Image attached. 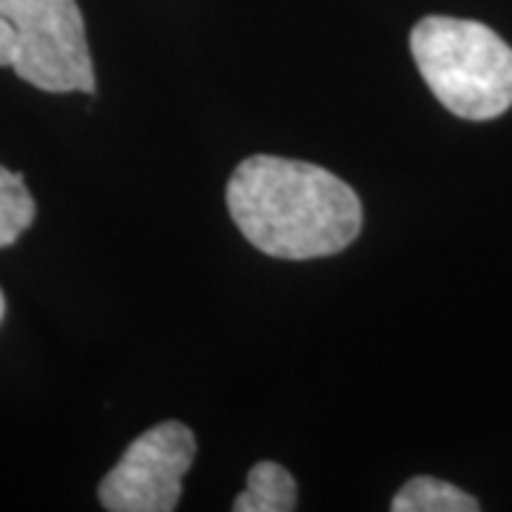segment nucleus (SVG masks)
I'll list each match as a JSON object with an SVG mask.
<instances>
[{
    "label": "nucleus",
    "instance_id": "8",
    "mask_svg": "<svg viewBox=\"0 0 512 512\" xmlns=\"http://www.w3.org/2000/svg\"><path fill=\"white\" fill-rule=\"evenodd\" d=\"M15 60H18V37H15V29L0 18V66L15 69Z\"/></svg>",
    "mask_w": 512,
    "mask_h": 512
},
{
    "label": "nucleus",
    "instance_id": "4",
    "mask_svg": "<svg viewBox=\"0 0 512 512\" xmlns=\"http://www.w3.org/2000/svg\"><path fill=\"white\" fill-rule=\"evenodd\" d=\"M197 456V439L183 421H163L128 444L123 458L100 481V504L109 512H171L183 478Z\"/></svg>",
    "mask_w": 512,
    "mask_h": 512
},
{
    "label": "nucleus",
    "instance_id": "2",
    "mask_svg": "<svg viewBox=\"0 0 512 512\" xmlns=\"http://www.w3.org/2000/svg\"><path fill=\"white\" fill-rule=\"evenodd\" d=\"M424 83L461 120H493L512 106V49L478 20L430 15L410 32Z\"/></svg>",
    "mask_w": 512,
    "mask_h": 512
},
{
    "label": "nucleus",
    "instance_id": "3",
    "mask_svg": "<svg viewBox=\"0 0 512 512\" xmlns=\"http://www.w3.org/2000/svg\"><path fill=\"white\" fill-rule=\"evenodd\" d=\"M18 37L15 74L40 92H94V66L77 0H0Z\"/></svg>",
    "mask_w": 512,
    "mask_h": 512
},
{
    "label": "nucleus",
    "instance_id": "7",
    "mask_svg": "<svg viewBox=\"0 0 512 512\" xmlns=\"http://www.w3.org/2000/svg\"><path fill=\"white\" fill-rule=\"evenodd\" d=\"M35 214V197L23 183V174L0 165V248L15 245L20 234L35 222Z\"/></svg>",
    "mask_w": 512,
    "mask_h": 512
},
{
    "label": "nucleus",
    "instance_id": "5",
    "mask_svg": "<svg viewBox=\"0 0 512 512\" xmlns=\"http://www.w3.org/2000/svg\"><path fill=\"white\" fill-rule=\"evenodd\" d=\"M296 510V481L276 461L251 467L245 490L234 498V512H291Z\"/></svg>",
    "mask_w": 512,
    "mask_h": 512
},
{
    "label": "nucleus",
    "instance_id": "1",
    "mask_svg": "<svg viewBox=\"0 0 512 512\" xmlns=\"http://www.w3.org/2000/svg\"><path fill=\"white\" fill-rule=\"evenodd\" d=\"M228 214L242 237L276 259L345 251L362 231V200L322 165L254 154L228 180Z\"/></svg>",
    "mask_w": 512,
    "mask_h": 512
},
{
    "label": "nucleus",
    "instance_id": "9",
    "mask_svg": "<svg viewBox=\"0 0 512 512\" xmlns=\"http://www.w3.org/2000/svg\"><path fill=\"white\" fill-rule=\"evenodd\" d=\"M3 311H6V302H3V293H0V319H3Z\"/></svg>",
    "mask_w": 512,
    "mask_h": 512
},
{
    "label": "nucleus",
    "instance_id": "6",
    "mask_svg": "<svg viewBox=\"0 0 512 512\" xmlns=\"http://www.w3.org/2000/svg\"><path fill=\"white\" fill-rule=\"evenodd\" d=\"M393 512H478L481 504L470 493L458 490L456 484H447L441 478L416 476L396 493Z\"/></svg>",
    "mask_w": 512,
    "mask_h": 512
}]
</instances>
